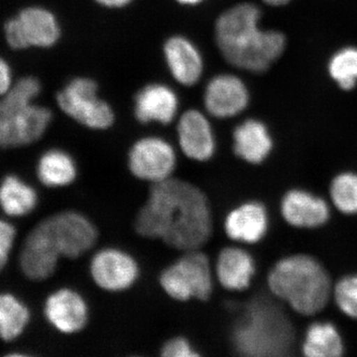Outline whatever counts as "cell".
Masks as SVG:
<instances>
[{"label":"cell","mask_w":357,"mask_h":357,"mask_svg":"<svg viewBox=\"0 0 357 357\" xmlns=\"http://www.w3.org/2000/svg\"><path fill=\"white\" fill-rule=\"evenodd\" d=\"M55 100L63 114L84 128L107 130L114 126V110L98 95V84L91 77H73L59 89Z\"/></svg>","instance_id":"6"},{"label":"cell","mask_w":357,"mask_h":357,"mask_svg":"<svg viewBox=\"0 0 357 357\" xmlns=\"http://www.w3.org/2000/svg\"><path fill=\"white\" fill-rule=\"evenodd\" d=\"M161 354L165 357H194L199 356L187 338L174 337L165 342L161 349Z\"/></svg>","instance_id":"29"},{"label":"cell","mask_w":357,"mask_h":357,"mask_svg":"<svg viewBox=\"0 0 357 357\" xmlns=\"http://www.w3.org/2000/svg\"><path fill=\"white\" fill-rule=\"evenodd\" d=\"M256 272L252 255L241 248H223L218 255L215 273L223 288L243 291L250 286Z\"/></svg>","instance_id":"21"},{"label":"cell","mask_w":357,"mask_h":357,"mask_svg":"<svg viewBox=\"0 0 357 357\" xmlns=\"http://www.w3.org/2000/svg\"><path fill=\"white\" fill-rule=\"evenodd\" d=\"M178 107L177 93L165 84H148L134 98V115L142 124L168 126L175 121Z\"/></svg>","instance_id":"17"},{"label":"cell","mask_w":357,"mask_h":357,"mask_svg":"<svg viewBox=\"0 0 357 357\" xmlns=\"http://www.w3.org/2000/svg\"><path fill=\"white\" fill-rule=\"evenodd\" d=\"M302 351L307 357L342 356L344 351V340L333 324L314 321L305 333Z\"/></svg>","instance_id":"23"},{"label":"cell","mask_w":357,"mask_h":357,"mask_svg":"<svg viewBox=\"0 0 357 357\" xmlns=\"http://www.w3.org/2000/svg\"><path fill=\"white\" fill-rule=\"evenodd\" d=\"M268 287L277 299L302 316L323 311L333 294L326 268L307 255H293L278 260L267 276Z\"/></svg>","instance_id":"3"},{"label":"cell","mask_w":357,"mask_h":357,"mask_svg":"<svg viewBox=\"0 0 357 357\" xmlns=\"http://www.w3.org/2000/svg\"><path fill=\"white\" fill-rule=\"evenodd\" d=\"M262 11L253 2L232 6L215 20V42L232 67L251 74L267 72L285 53L283 32L261 26Z\"/></svg>","instance_id":"2"},{"label":"cell","mask_w":357,"mask_h":357,"mask_svg":"<svg viewBox=\"0 0 357 357\" xmlns=\"http://www.w3.org/2000/svg\"><path fill=\"white\" fill-rule=\"evenodd\" d=\"M61 256L39 222L29 232L20 253V267L27 278L43 281L50 278L57 269Z\"/></svg>","instance_id":"18"},{"label":"cell","mask_w":357,"mask_h":357,"mask_svg":"<svg viewBox=\"0 0 357 357\" xmlns=\"http://www.w3.org/2000/svg\"><path fill=\"white\" fill-rule=\"evenodd\" d=\"M30 321L29 309L15 296L0 294V338L11 342L20 337Z\"/></svg>","instance_id":"25"},{"label":"cell","mask_w":357,"mask_h":357,"mask_svg":"<svg viewBox=\"0 0 357 357\" xmlns=\"http://www.w3.org/2000/svg\"><path fill=\"white\" fill-rule=\"evenodd\" d=\"M9 258L0 257V272L6 268L7 262H8Z\"/></svg>","instance_id":"35"},{"label":"cell","mask_w":357,"mask_h":357,"mask_svg":"<svg viewBox=\"0 0 357 357\" xmlns=\"http://www.w3.org/2000/svg\"><path fill=\"white\" fill-rule=\"evenodd\" d=\"M163 56L171 76L181 86H195L203 77V54L198 46L184 35H173L166 39Z\"/></svg>","instance_id":"14"},{"label":"cell","mask_w":357,"mask_h":357,"mask_svg":"<svg viewBox=\"0 0 357 357\" xmlns=\"http://www.w3.org/2000/svg\"><path fill=\"white\" fill-rule=\"evenodd\" d=\"M234 154L251 165H259L273 151L274 140L266 124L257 119H248L232 133Z\"/></svg>","instance_id":"20"},{"label":"cell","mask_w":357,"mask_h":357,"mask_svg":"<svg viewBox=\"0 0 357 357\" xmlns=\"http://www.w3.org/2000/svg\"><path fill=\"white\" fill-rule=\"evenodd\" d=\"M2 38L9 50H50L62 39L57 14L42 4H27L2 23Z\"/></svg>","instance_id":"5"},{"label":"cell","mask_w":357,"mask_h":357,"mask_svg":"<svg viewBox=\"0 0 357 357\" xmlns=\"http://www.w3.org/2000/svg\"><path fill=\"white\" fill-rule=\"evenodd\" d=\"M177 155L170 142L158 136H146L134 142L128 153V168L134 177L152 184L172 177Z\"/></svg>","instance_id":"10"},{"label":"cell","mask_w":357,"mask_h":357,"mask_svg":"<svg viewBox=\"0 0 357 357\" xmlns=\"http://www.w3.org/2000/svg\"><path fill=\"white\" fill-rule=\"evenodd\" d=\"M328 74L342 91L357 86V47L345 46L333 54L328 62Z\"/></svg>","instance_id":"26"},{"label":"cell","mask_w":357,"mask_h":357,"mask_svg":"<svg viewBox=\"0 0 357 357\" xmlns=\"http://www.w3.org/2000/svg\"><path fill=\"white\" fill-rule=\"evenodd\" d=\"M176 1H177L178 3H180L181 6H197L203 3L206 0H176Z\"/></svg>","instance_id":"34"},{"label":"cell","mask_w":357,"mask_h":357,"mask_svg":"<svg viewBox=\"0 0 357 357\" xmlns=\"http://www.w3.org/2000/svg\"><path fill=\"white\" fill-rule=\"evenodd\" d=\"M333 296L342 314L357 319V274L340 278L333 289Z\"/></svg>","instance_id":"28"},{"label":"cell","mask_w":357,"mask_h":357,"mask_svg":"<svg viewBox=\"0 0 357 357\" xmlns=\"http://www.w3.org/2000/svg\"><path fill=\"white\" fill-rule=\"evenodd\" d=\"M250 91L237 75L222 73L211 77L204 88V107L208 114L229 119L243 114L250 105Z\"/></svg>","instance_id":"11"},{"label":"cell","mask_w":357,"mask_h":357,"mask_svg":"<svg viewBox=\"0 0 357 357\" xmlns=\"http://www.w3.org/2000/svg\"><path fill=\"white\" fill-rule=\"evenodd\" d=\"M159 282L164 292L174 300L208 301L213 286L210 259L199 249L185 251L162 271Z\"/></svg>","instance_id":"8"},{"label":"cell","mask_w":357,"mask_h":357,"mask_svg":"<svg viewBox=\"0 0 357 357\" xmlns=\"http://www.w3.org/2000/svg\"><path fill=\"white\" fill-rule=\"evenodd\" d=\"M98 6L109 9H121L128 6L133 0H95Z\"/></svg>","instance_id":"32"},{"label":"cell","mask_w":357,"mask_h":357,"mask_svg":"<svg viewBox=\"0 0 357 357\" xmlns=\"http://www.w3.org/2000/svg\"><path fill=\"white\" fill-rule=\"evenodd\" d=\"M268 229L269 217L266 208L256 201L239 204L227 213L225 220V234L237 243H259L266 236Z\"/></svg>","instance_id":"19"},{"label":"cell","mask_w":357,"mask_h":357,"mask_svg":"<svg viewBox=\"0 0 357 357\" xmlns=\"http://www.w3.org/2000/svg\"><path fill=\"white\" fill-rule=\"evenodd\" d=\"M40 182L49 188H63L74 183L77 176L76 161L69 152L60 148L46 150L36 166Z\"/></svg>","instance_id":"22"},{"label":"cell","mask_w":357,"mask_h":357,"mask_svg":"<svg viewBox=\"0 0 357 357\" xmlns=\"http://www.w3.org/2000/svg\"><path fill=\"white\" fill-rule=\"evenodd\" d=\"M38 204V195L34 188L20 177L6 176L0 184V208L9 217L20 218L29 215Z\"/></svg>","instance_id":"24"},{"label":"cell","mask_w":357,"mask_h":357,"mask_svg":"<svg viewBox=\"0 0 357 357\" xmlns=\"http://www.w3.org/2000/svg\"><path fill=\"white\" fill-rule=\"evenodd\" d=\"M292 0H262L266 6L271 7H283L290 3Z\"/></svg>","instance_id":"33"},{"label":"cell","mask_w":357,"mask_h":357,"mask_svg":"<svg viewBox=\"0 0 357 357\" xmlns=\"http://www.w3.org/2000/svg\"><path fill=\"white\" fill-rule=\"evenodd\" d=\"M91 278L109 292H121L132 287L139 277V266L132 256L117 248L98 251L91 259Z\"/></svg>","instance_id":"12"},{"label":"cell","mask_w":357,"mask_h":357,"mask_svg":"<svg viewBox=\"0 0 357 357\" xmlns=\"http://www.w3.org/2000/svg\"><path fill=\"white\" fill-rule=\"evenodd\" d=\"M53 110L38 102L20 103L0 98L1 146H30L44 137L53 122Z\"/></svg>","instance_id":"7"},{"label":"cell","mask_w":357,"mask_h":357,"mask_svg":"<svg viewBox=\"0 0 357 357\" xmlns=\"http://www.w3.org/2000/svg\"><path fill=\"white\" fill-rule=\"evenodd\" d=\"M237 354L244 356H284L292 349V324L277 305L253 300L237 321L231 335Z\"/></svg>","instance_id":"4"},{"label":"cell","mask_w":357,"mask_h":357,"mask_svg":"<svg viewBox=\"0 0 357 357\" xmlns=\"http://www.w3.org/2000/svg\"><path fill=\"white\" fill-rule=\"evenodd\" d=\"M178 146L188 158L206 162L217 150V140L210 119L199 109H188L177 124Z\"/></svg>","instance_id":"13"},{"label":"cell","mask_w":357,"mask_h":357,"mask_svg":"<svg viewBox=\"0 0 357 357\" xmlns=\"http://www.w3.org/2000/svg\"><path fill=\"white\" fill-rule=\"evenodd\" d=\"M16 79L13 63L0 54V98L8 93Z\"/></svg>","instance_id":"30"},{"label":"cell","mask_w":357,"mask_h":357,"mask_svg":"<svg viewBox=\"0 0 357 357\" xmlns=\"http://www.w3.org/2000/svg\"><path fill=\"white\" fill-rule=\"evenodd\" d=\"M134 225L141 236L185 252L196 250L213 234L210 202L196 185L171 177L152 185Z\"/></svg>","instance_id":"1"},{"label":"cell","mask_w":357,"mask_h":357,"mask_svg":"<svg viewBox=\"0 0 357 357\" xmlns=\"http://www.w3.org/2000/svg\"><path fill=\"white\" fill-rule=\"evenodd\" d=\"M45 317L58 332H81L89 321V307L81 294L69 288L52 293L44 307Z\"/></svg>","instance_id":"16"},{"label":"cell","mask_w":357,"mask_h":357,"mask_svg":"<svg viewBox=\"0 0 357 357\" xmlns=\"http://www.w3.org/2000/svg\"><path fill=\"white\" fill-rule=\"evenodd\" d=\"M40 222L61 257L76 259L91 250L98 241L96 225L79 211H61Z\"/></svg>","instance_id":"9"},{"label":"cell","mask_w":357,"mask_h":357,"mask_svg":"<svg viewBox=\"0 0 357 357\" xmlns=\"http://www.w3.org/2000/svg\"><path fill=\"white\" fill-rule=\"evenodd\" d=\"M0 146H1V137H0Z\"/></svg>","instance_id":"36"},{"label":"cell","mask_w":357,"mask_h":357,"mask_svg":"<svg viewBox=\"0 0 357 357\" xmlns=\"http://www.w3.org/2000/svg\"><path fill=\"white\" fill-rule=\"evenodd\" d=\"M280 213L284 220L296 229H318L331 218V208L326 201L304 189L286 192L282 197Z\"/></svg>","instance_id":"15"},{"label":"cell","mask_w":357,"mask_h":357,"mask_svg":"<svg viewBox=\"0 0 357 357\" xmlns=\"http://www.w3.org/2000/svg\"><path fill=\"white\" fill-rule=\"evenodd\" d=\"M15 237V227L6 220H0V257L9 258Z\"/></svg>","instance_id":"31"},{"label":"cell","mask_w":357,"mask_h":357,"mask_svg":"<svg viewBox=\"0 0 357 357\" xmlns=\"http://www.w3.org/2000/svg\"><path fill=\"white\" fill-rule=\"evenodd\" d=\"M330 197L340 213L357 215V173L347 171L337 174L331 182Z\"/></svg>","instance_id":"27"}]
</instances>
